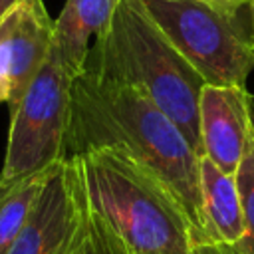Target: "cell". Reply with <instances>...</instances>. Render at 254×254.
<instances>
[{
    "label": "cell",
    "instance_id": "cell-7",
    "mask_svg": "<svg viewBox=\"0 0 254 254\" xmlns=\"http://www.w3.org/2000/svg\"><path fill=\"white\" fill-rule=\"evenodd\" d=\"M198 127L202 155L224 173L236 175L254 137V97L246 85L204 83Z\"/></svg>",
    "mask_w": 254,
    "mask_h": 254
},
{
    "label": "cell",
    "instance_id": "cell-11",
    "mask_svg": "<svg viewBox=\"0 0 254 254\" xmlns=\"http://www.w3.org/2000/svg\"><path fill=\"white\" fill-rule=\"evenodd\" d=\"M52 169L54 167L14 183L0 196V254H8L10 246L24 230Z\"/></svg>",
    "mask_w": 254,
    "mask_h": 254
},
{
    "label": "cell",
    "instance_id": "cell-9",
    "mask_svg": "<svg viewBox=\"0 0 254 254\" xmlns=\"http://www.w3.org/2000/svg\"><path fill=\"white\" fill-rule=\"evenodd\" d=\"M117 6L119 0H65L54 20V50L71 77L85 71L89 42L109 26Z\"/></svg>",
    "mask_w": 254,
    "mask_h": 254
},
{
    "label": "cell",
    "instance_id": "cell-5",
    "mask_svg": "<svg viewBox=\"0 0 254 254\" xmlns=\"http://www.w3.org/2000/svg\"><path fill=\"white\" fill-rule=\"evenodd\" d=\"M73 79L52 46L32 83L10 107L0 181L18 183L65 159Z\"/></svg>",
    "mask_w": 254,
    "mask_h": 254
},
{
    "label": "cell",
    "instance_id": "cell-2",
    "mask_svg": "<svg viewBox=\"0 0 254 254\" xmlns=\"http://www.w3.org/2000/svg\"><path fill=\"white\" fill-rule=\"evenodd\" d=\"M79 214L103 254H187L204 242L161 179L111 149L65 157Z\"/></svg>",
    "mask_w": 254,
    "mask_h": 254
},
{
    "label": "cell",
    "instance_id": "cell-8",
    "mask_svg": "<svg viewBox=\"0 0 254 254\" xmlns=\"http://www.w3.org/2000/svg\"><path fill=\"white\" fill-rule=\"evenodd\" d=\"M79 226V208L65 159L54 165L36 200L32 216L8 254H58Z\"/></svg>",
    "mask_w": 254,
    "mask_h": 254
},
{
    "label": "cell",
    "instance_id": "cell-1",
    "mask_svg": "<svg viewBox=\"0 0 254 254\" xmlns=\"http://www.w3.org/2000/svg\"><path fill=\"white\" fill-rule=\"evenodd\" d=\"M111 149L155 175L177 196L204 240L198 159L177 123L143 91L85 69L73 79L65 157Z\"/></svg>",
    "mask_w": 254,
    "mask_h": 254
},
{
    "label": "cell",
    "instance_id": "cell-19",
    "mask_svg": "<svg viewBox=\"0 0 254 254\" xmlns=\"http://www.w3.org/2000/svg\"><path fill=\"white\" fill-rule=\"evenodd\" d=\"M12 185H14V183H4V181H0V196H2V194H4Z\"/></svg>",
    "mask_w": 254,
    "mask_h": 254
},
{
    "label": "cell",
    "instance_id": "cell-4",
    "mask_svg": "<svg viewBox=\"0 0 254 254\" xmlns=\"http://www.w3.org/2000/svg\"><path fill=\"white\" fill-rule=\"evenodd\" d=\"M149 16L210 85H246L254 71V44L238 14L200 0H141Z\"/></svg>",
    "mask_w": 254,
    "mask_h": 254
},
{
    "label": "cell",
    "instance_id": "cell-15",
    "mask_svg": "<svg viewBox=\"0 0 254 254\" xmlns=\"http://www.w3.org/2000/svg\"><path fill=\"white\" fill-rule=\"evenodd\" d=\"M220 12H226V14H238L240 8H248L250 0H200Z\"/></svg>",
    "mask_w": 254,
    "mask_h": 254
},
{
    "label": "cell",
    "instance_id": "cell-12",
    "mask_svg": "<svg viewBox=\"0 0 254 254\" xmlns=\"http://www.w3.org/2000/svg\"><path fill=\"white\" fill-rule=\"evenodd\" d=\"M236 183L244 216V238L234 246L238 254H254V137L236 171Z\"/></svg>",
    "mask_w": 254,
    "mask_h": 254
},
{
    "label": "cell",
    "instance_id": "cell-10",
    "mask_svg": "<svg viewBox=\"0 0 254 254\" xmlns=\"http://www.w3.org/2000/svg\"><path fill=\"white\" fill-rule=\"evenodd\" d=\"M198 187L208 238L220 244L236 246L246 232L236 175L224 173L202 155L198 159Z\"/></svg>",
    "mask_w": 254,
    "mask_h": 254
},
{
    "label": "cell",
    "instance_id": "cell-18",
    "mask_svg": "<svg viewBox=\"0 0 254 254\" xmlns=\"http://www.w3.org/2000/svg\"><path fill=\"white\" fill-rule=\"evenodd\" d=\"M248 16H250L248 32H250V38H252V44H254V0H250V4H248Z\"/></svg>",
    "mask_w": 254,
    "mask_h": 254
},
{
    "label": "cell",
    "instance_id": "cell-17",
    "mask_svg": "<svg viewBox=\"0 0 254 254\" xmlns=\"http://www.w3.org/2000/svg\"><path fill=\"white\" fill-rule=\"evenodd\" d=\"M20 2H22V0H0V20H2L16 4H20Z\"/></svg>",
    "mask_w": 254,
    "mask_h": 254
},
{
    "label": "cell",
    "instance_id": "cell-14",
    "mask_svg": "<svg viewBox=\"0 0 254 254\" xmlns=\"http://www.w3.org/2000/svg\"><path fill=\"white\" fill-rule=\"evenodd\" d=\"M83 244H85V228H83L81 214H79V226H77V230L67 238V242L60 248L58 254H81Z\"/></svg>",
    "mask_w": 254,
    "mask_h": 254
},
{
    "label": "cell",
    "instance_id": "cell-16",
    "mask_svg": "<svg viewBox=\"0 0 254 254\" xmlns=\"http://www.w3.org/2000/svg\"><path fill=\"white\" fill-rule=\"evenodd\" d=\"M81 222H83V218H81ZM83 228H85V244H83V248H81V254H103L101 248H99V244H97L95 238L91 236L89 228L85 226V222H83Z\"/></svg>",
    "mask_w": 254,
    "mask_h": 254
},
{
    "label": "cell",
    "instance_id": "cell-3",
    "mask_svg": "<svg viewBox=\"0 0 254 254\" xmlns=\"http://www.w3.org/2000/svg\"><path fill=\"white\" fill-rule=\"evenodd\" d=\"M85 69L143 91L202 157L198 99L204 79L171 44L141 0H119L109 26L89 50Z\"/></svg>",
    "mask_w": 254,
    "mask_h": 254
},
{
    "label": "cell",
    "instance_id": "cell-6",
    "mask_svg": "<svg viewBox=\"0 0 254 254\" xmlns=\"http://www.w3.org/2000/svg\"><path fill=\"white\" fill-rule=\"evenodd\" d=\"M54 46V20L44 0H22L0 20V103L12 107Z\"/></svg>",
    "mask_w": 254,
    "mask_h": 254
},
{
    "label": "cell",
    "instance_id": "cell-13",
    "mask_svg": "<svg viewBox=\"0 0 254 254\" xmlns=\"http://www.w3.org/2000/svg\"><path fill=\"white\" fill-rule=\"evenodd\" d=\"M187 254H238L234 246H228V244H220V242H214V240H204V242H198L192 246L190 252Z\"/></svg>",
    "mask_w": 254,
    "mask_h": 254
}]
</instances>
